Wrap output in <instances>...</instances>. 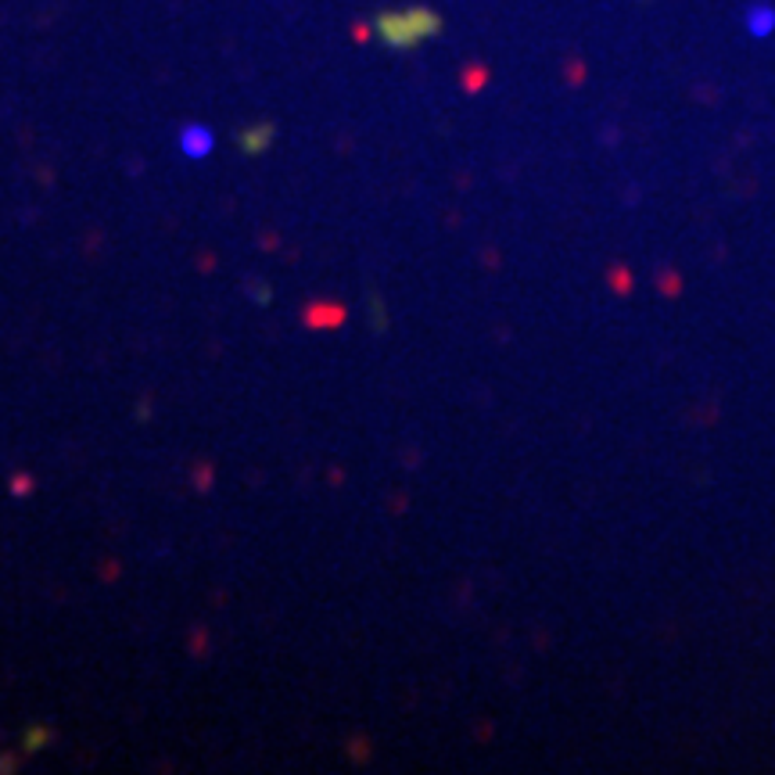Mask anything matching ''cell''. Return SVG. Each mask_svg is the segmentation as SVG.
<instances>
[{"instance_id":"1","label":"cell","mask_w":775,"mask_h":775,"mask_svg":"<svg viewBox=\"0 0 775 775\" xmlns=\"http://www.w3.org/2000/svg\"><path fill=\"white\" fill-rule=\"evenodd\" d=\"M438 29V19L431 11H396V15L380 19V36L396 47H413L421 44L427 33Z\"/></svg>"},{"instance_id":"2","label":"cell","mask_w":775,"mask_h":775,"mask_svg":"<svg viewBox=\"0 0 775 775\" xmlns=\"http://www.w3.org/2000/svg\"><path fill=\"white\" fill-rule=\"evenodd\" d=\"M183 152L191 158H205L213 152V137L205 133V126H187V133H183Z\"/></svg>"}]
</instances>
